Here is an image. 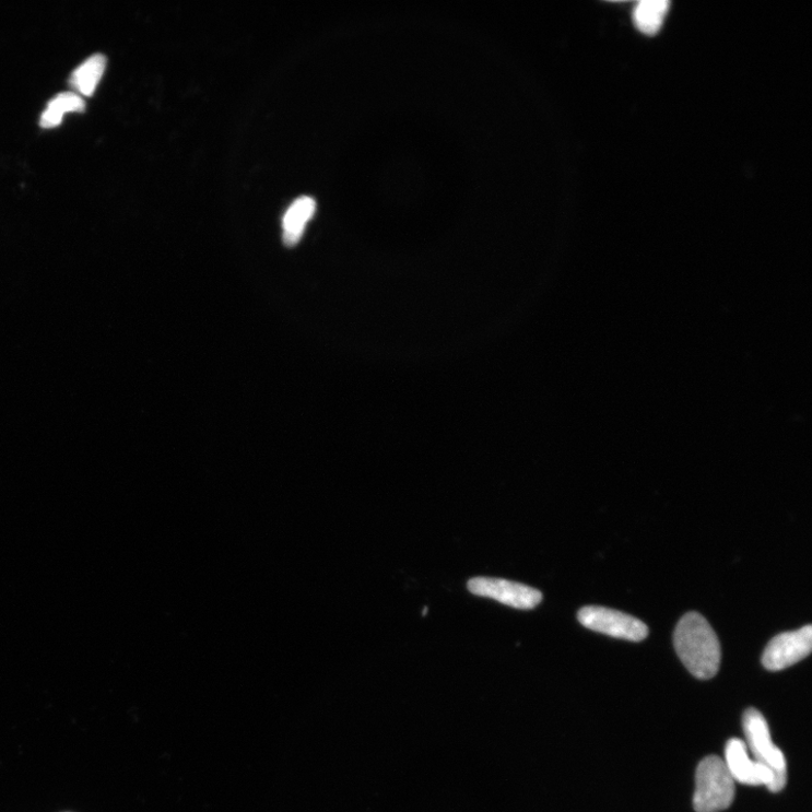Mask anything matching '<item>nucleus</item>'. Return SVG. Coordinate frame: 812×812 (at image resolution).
<instances>
[{"mask_svg":"<svg viewBox=\"0 0 812 812\" xmlns=\"http://www.w3.org/2000/svg\"><path fill=\"white\" fill-rule=\"evenodd\" d=\"M674 645L693 676L710 680L718 674L720 643L711 625L701 614L691 612L682 617L674 634Z\"/></svg>","mask_w":812,"mask_h":812,"instance_id":"obj_1","label":"nucleus"},{"mask_svg":"<svg viewBox=\"0 0 812 812\" xmlns=\"http://www.w3.org/2000/svg\"><path fill=\"white\" fill-rule=\"evenodd\" d=\"M315 211L316 202L310 197H301L289 208L284 217V240L287 246L299 242Z\"/></svg>","mask_w":812,"mask_h":812,"instance_id":"obj_8","label":"nucleus"},{"mask_svg":"<svg viewBox=\"0 0 812 812\" xmlns=\"http://www.w3.org/2000/svg\"><path fill=\"white\" fill-rule=\"evenodd\" d=\"M468 587L476 596L517 610H533L543 599L542 592L536 588L498 578L476 577L469 581Z\"/></svg>","mask_w":812,"mask_h":812,"instance_id":"obj_6","label":"nucleus"},{"mask_svg":"<svg viewBox=\"0 0 812 812\" xmlns=\"http://www.w3.org/2000/svg\"><path fill=\"white\" fill-rule=\"evenodd\" d=\"M812 650V627L776 635L766 647L762 663L770 672H780L807 658Z\"/></svg>","mask_w":812,"mask_h":812,"instance_id":"obj_5","label":"nucleus"},{"mask_svg":"<svg viewBox=\"0 0 812 812\" xmlns=\"http://www.w3.org/2000/svg\"><path fill=\"white\" fill-rule=\"evenodd\" d=\"M85 101L81 95L66 92L52 98L42 116L40 126L46 129L58 127L66 114L84 113Z\"/></svg>","mask_w":812,"mask_h":812,"instance_id":"obj_10","label":"nucleus"},{"mask_svg":"<svg viewBox=\"0 0 812 812\" xmlns=\"http://www.w3.org/2000/svg\"><path fill=\"white\" fill-rule=\"evenodd\" d=\"M669 3L664 0H643L634 10V23L645 34H656L666 17Z\"/></svg>","mask_w":812,"mask_h":812,"instance_id":"obj_11","label":"nucleus"},{"mask_svg":"<svg viewBox=\"0 0 812 812\" xmlns=\"http://www.w3.org/2000/svg\"><path fill=\"white\" fill-rule=\"evenodd\" d=\"M107 58L101 54L90 57L74 70L69 80L70 86L81 95L92 96L107 68Z\"/></svg>","mask_w":812,"mask_h":812,"instance_id":"obj_9","label":"nucleus"},{"mask_svg":"<svg viewBox=\"0 0 812 812\" xmlns=\"http://www.w3.org/2000/svg\"><path fill=\"white\" fill-rule=\"evenodd\" d=\"M578 620L591 631L632 643H640L649 634L648 626L643 621L607 608H584L578 613Z\"/></svg>","mask_w":812,"mask_h":812,"instance_id":"obj_4","label":"nucleus"},{"mask_svg":"<svg viewBox=\"0 0 812 812\" xmlns=\"http://www.w3.org/2000/svg\"><path fill=\"white\" fill-rule=\"evenodd\" d=\"M734 793V780L722 758L708 756L698 764L693 799L696 812L726 810L732 804Z\"/></svg>","mask_w":812,"mask_h":812,"instance_id":"obj_2","label":"nucleus"},{"mask_svg":"<svg viewBox=\"0 0 812 812\" xmlns=\"http://www.w3.org/2000/svg\"><path fill=\"white\" fill-rule=\"evenodd\" d=\"M734 782L745 786H765L774 792L775 776L765 765L751 758L748 745L743 740L733 738L726 746V760H723Z\"/></svg>","mask_w":812,"mask_h":812,"instance_id":"obj_7","label":"nucleus"},{"mask_svg":"<svg viewBox=\"0 0 812 812\" xmlns=\"http://www.w3.org/2000/svg\"><path fill=\"white\" fill-rule=\"evenodd\" d=\"M743 727L754 760L774 773V792H780L787 786V760L781 750L773 743L765 718L758 710L749 709L743 717Z\"/></svg>","mask_w":812,"mask_h":812,"instance_id":"obj_3","label":"nucleus"}]
</instances>
